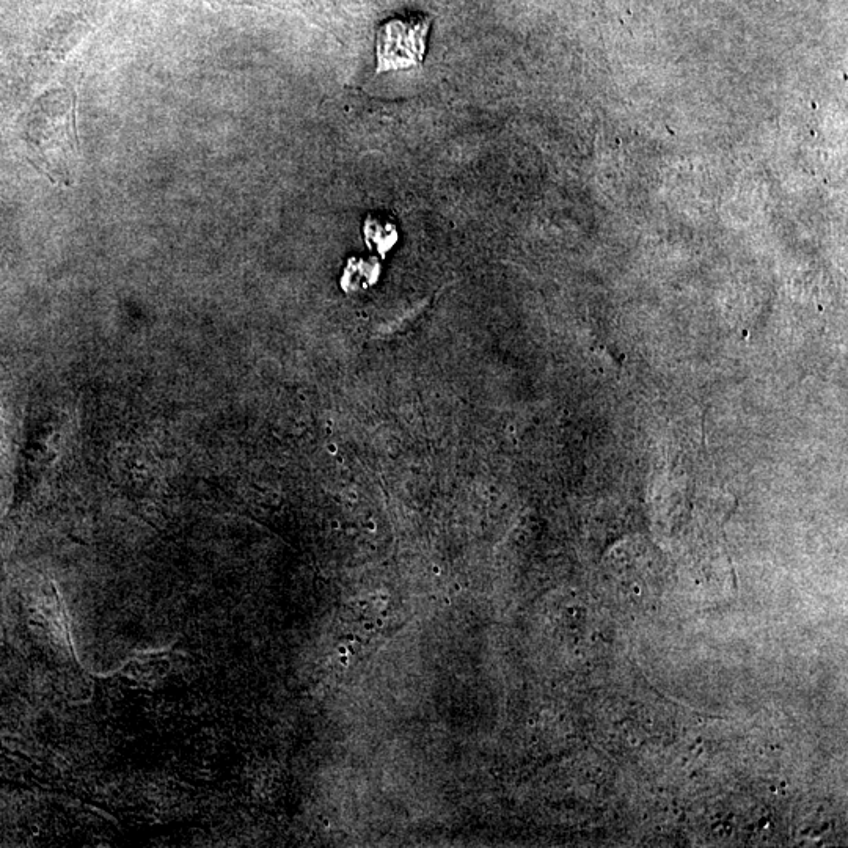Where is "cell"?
<instances>
[{"mask_svg":"<svg viewBox=\"0 0 848 848\" xmlns=\"http://www.w3.org/2000/svg\"><path fill=\"white\" fill-rule=\"evenodd\" d=\"M365 241L370 245L371 250H376L379 255L385 256L398 241V233L390 223L368 219L365 225Z\"/></svg>","mask_w":848,"mask_h":848,"instance_id":"3957f363","label":"cell"},{"mask_svg":"<svg viewBox=\"0 0 848 848\" xmlns=\"http://www.w3.org/2000/svg\"><path fill=\"white\" fill-rule=\"evenodd\" d=\"M381 275V264L374 258H360L354 256L349 258L343 275H341V288L344 293H357L370 286L376 285L377 278Z\"/></svg>","mask_w":848,"mask_h":848,"instance_id":"7a4b0ae2","label":"cell"},{"mask_svg":"<svg viewBox=\"0 0 848 848\" xmlns=\"http://www.w3.org/2000/svg\"><path fill=\"white\" fill-rule=\"evenodd\" d=\"M431 18L415 15L395 18L377 30V74L392 70H409L423 63Z\"/></svg>","mask_w":848,"mask_h":848,"instance_id":"6da1fadb","label":"cell"}]
</instances>
